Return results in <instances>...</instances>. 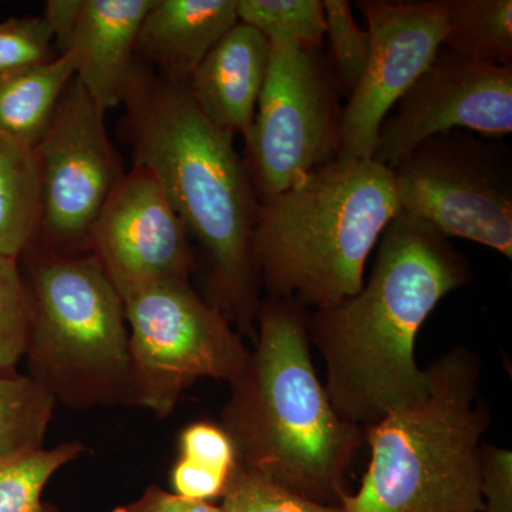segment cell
I'll list each match as a JSON object with an SVG mask.
<instances>
[{"instance_id":"obj_1","label":"cell","mask_w":512,"mask_h":512,"mask_svg":"<svg viewBox=\"0 0 512 512\" xmlns=\"http://www.w3.org/2000/svg\"><path fill=\"white\" fill-rule=\"evenodd\" d=\"M123 106L134 165L147 168L198 248L201 296L239 335L256 338L261 278L254 229L259 200L234 136L205 119L187 84L137 60Z\"/></svg>"},{"instance_id":"obj_2","label":"cell","mask_w":512,"mask_h":512,"mask_svg":"<svg viewBox=\"0 0 512 512\" xmlns=\"http://www.w3.org/2000/svg\"><path fill=\"white\" fill-rule=\"evenodd\" d=\"M377 244L369 282L308 319L309 342L325 360L330 403L363 431L423 393L419 330L441 299L473 281L470 262L450 239L403 212Z\"/></svg>"},{"instance_id":"obj_3","label":"cell","mask_w":512,"mask_h":512,"mask_svg":"<svg viewBox=\"0 0 512 512\" xmlns=\"http://www.w3.org/2000/svg\"><path fill=\"white\" fill-rule=\"evenodd\" d=\"M309 309L266 298L255 349L222 412L238 463L293 493L329 505L342 500L365 431L336 413L313 367Z\"/></svg>"},{"instance_id":"obj_4","label":"cell","mask_w":512,"mask_h":512,"mask_svg":"<svg viewBox=\"0 0 512 512\" xmlns=\"http://www.w3.org/2000/svg\"><path fill=\"white\" fill-rule=\"evenodd\" d=\"M393 171L375 160L338 158L259 201L254 258L272 299L325 309L365 285L367 258L400 214Z\"/></svg>"},{"instance_id":"obj_5","label":"cell","mask_w":512,"mask_h":512,"mask_svg":"<svg viewBox=\"0 0 512 512\" xmlns=\"http://www.w3.org/2000/svg\"><path fill=\"white\" fill-rule=\"evenodd\" d=\"M423 393L365 430L369 466L343 512H481V451L491 413L476 403L481 362L448 350L426 369Z\"/></svg>"},{"instance_id":"obj_6","label":"cell","mask_w":512,"mask_h":512,"mask_svg":"<svg viewBox=\"0 0 512 512\" xmlns=\"http://www.w3.org/2000/svg\"><path fill=\"white\" fill-rule=\"evenodd\" d=\"M28 356L32 376L73 406L131 400L123 298L96 256L29 247Z\"/></svg>"},{"instance_id":"obj_7","label":"cell","mask_w":512,"mask_h":512,"mask_svg":"<svg viewBox=\"0 0 512 512\" xmlns=\"http://www.w3.org/2000/svg\"><path fill=\"white\" fill-rule=\"evenodd\" d=\"M123 302L130 325L131 402L167 417L198 379L231 384L244 370L249 350L241 335L190 282L147 286Z\"/></svg>"},{"instance_id":"obj_8","label":"cell","mask_w":512,"mask_h":512,"mask_svg":"<svg viewBox=\"0 0 512 512\" xmlns=\"http://www.w3.org/2000/svg\"><path fill=\"white\" fill-rule=\"evenodd\" d=\"M400 210L444 237L512 258L511 150L500 138L450 130L392 168Z\"/></svg>"},{"instance_id":"obj_9","label":"cell","mask_w":512,"mask_h":512,"mask_svg":"<svg viewBox=\"0 0 512 512\" xmlns=\"http://www.w3.org/2000/svg\"><path fill=\"white\" fill-rule=\"evenodd\" d=\"M339 96L322 50L271 45L242 158L259 201L288 190L338 157Z\"/></svg>"},{"instance_id":"obj_10","label":"cell","mask_w":512,"mask_h":512,"mask_svg":"<svg viewBox=\"0 0 512 512\" xmlns=\"http://www.w3.org/2000/svg\"><path fill=\"white\" fill-rule=\"evenodd\" d=\"M104 117L74 77L35 148L42 211L30 247L56 255L89 252L94 224L124 177Z\"/></svg>"},{"instance_id":"obj_11","label":"cell","mask_w":512,"mask_h":512,"mask_svg":"<svg viewBox=\"0 0 512 512\" xmlns=\"http://www.w3.org/2000/svg\"><path fill=\"white\" fill-rule=\"evenodd\" d=\"M356 6L372 49L343 109L338 158L373 160L383 121L443 46L446 0H359Z\"/></svg>"},{"instance_id":"obj_12","label":"cell","mask_w":512,"mask_h":512,"mask_svg":"<svg viewBox=\"0 0 512 512\" xmlns=\"http://www.w3.org/2000/svg\"><path fill=\"white\" fill-rule=\"evenodd\" d=\"M450 130L500 138L512 131V66L478 62L441 46L379 130L376 163L390 170L427 138Z\"/></svg>"},{"instance_id":"obj_13","label":"cell","mask_w":512,"mask_h":512,"mask_svg":"<svg viewBox=\"0 0 512 512\" xmlns=\"http://www.w3.org/2000/svg\"><path fill=\"white\" fill-rule=\"evenodd\" d=\"M96 256L121 298L147 286L190 282L195 254L163 187L134 165L104 205L90 235Z\"/></svg>"},{"instance_id":"obj_14","label":"cell","mask_w":512,"mask_h":512,"mask_svg":"<svg viewBox=\"0 0 512 512\" xmlns=\"http://www.w3.org/2000/svg\"><path fill=\"white\" fill-rule=\"evenodd\" d=\"M153 5L154 0H83L63 53L72 55L77 79L103 113L123 104L141 23Z\"/></svg>"},{"instance_id":"obj_15","label":"cell","mask_w":512,"mask_h":512,"mask_svg":"<svg viewBox=\"0 0 512 512\" xmlns=\"http://www.w3.org/2000/svg\"><path fill=\"white\" fill-rule=\"evenodd\" d=\"M271 62V43L238 22L212 47L188 82L205 119L224 133L247 137Z\"/></svg>"},{"instance_id":"obj_16","label":"cell","mask_w":512,"mask_h":512,"mask_svg":"<svg viewBox=\"0 0 512 512\" xmlns=\"http://www.w3.org/2000/svg\"><path fill=\"white\" fill-rule=\"evenodd\" d=\"M238 22V0H154L138 33L137 60L165 80L188 84Z\"/></svg>"},{"instance_id":"obj_17","label":"cell","mask_w":512,"mask_h":512,"mask_svg":"<svg viewBox=\"0 0 512 512\" xmlns=\"http://www.w3.org/2000/svg\"><path fill=\"white\" fill-rule=\"evenodd\" d=\"M74 77L69 53L0 77V134L35 150Z\"/></svg>"},{"instance_id":"obj_18","label":"cell","mask_w":512,"mask_h":512,"mask_svg":"<svg viewBox=\"0 0 512 512\" xmlns=\"http://www.w3.org/2000/svg\"><path fill=\"white\" fill-rule=\"evenodd\" d=\"M42 211L35 150L0 134V255L20 258L35 242Z\"/></svg>"},{"instance_id":"obj_19","label":"cell","mask_w":512,"mask_h":512,"mask_svg":"<svg viewBox=\"0 0 512 512\" xmlns=\"http://www.w3.org/2000/svg\"><path fill=\"white\" fill-rule=\"evenodd\" d=\"M443 46L467 59L512 66L511 0H446Z\"/></svg>"},{"instance_id":"obj_20","label":"cell","mask_w":512,"mask_h":512,"mask_svg":"<svg viewBox=\"0 0 512 512\" xmlns=\"http://www.w3.org/2000/svg\"><path fill=\"white\" fill-rule=\"evenodd\" d=\"M180 450L171 473L174 494L205 503L222 497L238 466L237 451L225 430L212 423L191 424L181 433Z\"/></svg>"},{"instance_id":"obj_21","label":"cell","mask_w":512,"mask_h":512,"mask_svg":"<svg viewBox=\"0 0 512 512\" xmlns=\"http://www.w3.org/2000/svg\"><path fill=\"white\" fill-rule=\"evenodd\" d=\"M55 403L36 377L0 373V461L43 450Z\"/></svg>"},{"instance_id":"obj_22","label":"cell","mask_w":512,"mask_h":512,"mask_svg":"<svg viewBox=\"0 0 512 512\" xmlns=\"http://www.w3.org/2000/svg\"><path fill=\"white\" fill-rule=\"evenodd\" d=\"M238 19L271 45L322 50L325 43L322 0H238Z\"/></svg>"},{"instance_id":"obj_23","label":"cell","mask_w":512,"mask_h":512,"mask_svg":"<svg viewBox=\"0 0 512 512\" xmlns=\"http://www.w3.org/2000/svg\"><path fill=\"white\" fill-rule=\"evenodd\" d=\"M82 451V444L66 443L0 461V512H57L43 503V490L53 474Z\"/></svg>"},{"instance_id":"obj_24","label":"cell","mask_w":512,"mask_h":512,"mask_svg":"<svg viewBox=\"0 0 512 512\" xmlns=\"http://www.w3.org/2000/svg\"><path fill=\"white\" fill-rule=\"evenodd\" d=\"M330 72L339 94L349 96L356 89L369 62L372 39L369 30L360 28L348 0H325Z\"/></svg>"},{"instance_id":"obj_25","label":"cell","mask_w":512,"mask_h":512,"mask_svg":"<svg viewBox=\"0 0 512 512\" xmlns=\"http://www.w3.org/2000/svg\"><path fill=\"white\" fill-rule=\"evenodd\" d=\"M224 512H343L293 493L272 478L238 463L222 494Z\"/></svg>"},{"instance_id":"obj_26","label":"cell","mask_w":512,"mask_h":512,"mask_svg":"<svg viewBox=\"0 0 512 512\" xmlns=\"http://www.w3.org/2000/svg\"><path fill=\"white\" fill-rule=\"evenodd\" d=\"M30 302L19 258L0 255V373L12 372L25 356Z\"/></svg>"},{"instance_id":"obj_27","label":"cell","mask_w":512,"mask_h":512,"mask_svg":"<svg viewBox=\"0 0 512 512\" xmlns=\"http://www.w3.org/2000/svg\"><path fill=\"white\" fill-rule=\"evenodd\" d=\"M53 33L43 16L0 23V77L55 59Z\"/></svg>"},{"instance_id":"obj_28","label":"cell","mask_w":512,"mask_h":512,"mask_svg":"<svg viewBox=\"0 0 512 512\" xmlns=\"http://www.w3.org/2000/svg\"><path fill=\"white\" fill-rule=\"evenodd\" d=\"M481 512H512V453L483 444L481 451Z\"/></svg>"},{"instance_id":"obj_29","label":"cell","mask_w":512,"mask_h":512,"mask_svg":"<svg viewBox=\"0 0 512 512\" xmlns=\"http://www.w3.org/2000/svg\"><path fill=\"white\" fill-rule=\"evenodd\" d=\"M113 512H224L205 501L188 500L177 494L167 493L156 485L141 495L134 503L114 508Z\"/></svg>"},{"instance_id":"obj_30","label":"cell","mask_w":512,"mask_h":512,"mask_svg":"<svg viewBox=\"0 0 512 512\" xmlns=\"http://www.w3.org/2000/svg\"><path fill=\"white\" fill-rule=\"evenodd\" d=\"M82 6L83 0H49L46 3L43 18L52 30L53 40L60 50L59 55L66 49Z\"/></svg>"}]
</instances>
